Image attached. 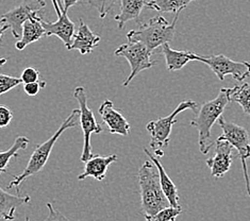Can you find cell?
I'll return each instance as SVG.
<instances>
[{
    "label": "cell",
    "instance_id": "6da1fadb",
    "mask_svg": "<svg viewBox=\"0 0 250 221\" xmlns=\"http://www.w3.org/2000/svg\"><path fill=\"white\" fill-rule=\"evenodd\" d=\"M229 102L228 88H222L216 98L207 101L202 105L198 106L196 111V116L190 121V125H193L198 131L199 150L202 154L209 153L213 145H215L212 139L211 131L214 123L223 115Z\"/></svg>",
    "mask_w": 250,
    "mask_h": 221
},
{
    "label": "cell",
    "instance_id": "7a4b0ae2",
    "mask_svg": "<svg viewBox=\"0 0 250 221\" xmlns=\"http://www.w3.org/2000/svg\"><path fill=\"white\" fill-rule=\"evenodd\" d=\"M80 115V110H73V112L70 113V115L65 119L63 123L61 124V127L59 128L55 134H53L49 140H47L44 141L43 144H40L33 150L30 160H29L28 165L26 166L25 170H23L20 176H13L14 180L9 183V188H16L17 195H20V185L26 181L29 177H31L35 173L40 172L42 169L44 168L45 165L47 164L50 157V153L52 151L53 147H55L57 141L60 139V136L63 134L65 130H67L69 128H74L78 124V119Z\"/></svg>",
    "mask_w": 250,
    "mask_h": 221
},
{
    "label": "cell",
    "instance_id": "3957f363",
    "mask_svg": "<svg viewBox=\"0 0 250 221\" xmlns=\"http://www.w3.org/2000/svg\"><path fill=\"white\" fill-rule=\"evenodd\" d=\"M139 184L143 214L154 215L169 206V202L161 187L158 168L151 160L142 165L139 171Z\"/></svg>",
    "mask_w": 250,
    "mask_h": 221
},
{
    "label": "cell",
    "instance_id": "277c9868",
    "mask_svg": "<svg viewBox=\"0 0 250 221\" xmlns=\"http://www.w3.org/2000/svg\"><path fill=\"white\" fill-rule=\"evenodd\" d=\"M181 12H177L171 23L163 16H156L147 23H141L139 29L131 30L127 34L128 41H140L150 51H154L164 44L174 40L176 23Z\"/></svg>",
    "mask_w": 250,
    "mask_h": 221
},
{
    "label": "cell",
    "instance_id": "5b68a950",
    "mask_svg": "<svg viewBox=\"0 0 250 221\" xmlns=\"http://www.w3.org/2000/svg\"><path fill=\"white\" fill-rule=\"evenodd\" d=\"M197 109L198 103L194 100H184L168 116L158 118L147 123L146 129L151 136L150 147L157 158H162L164 155V149L169 145L172 125L177 122L176 117L187 110H192L196 113Z\"/></svg>",
    "mask_w": 250,
    "mask_h": 221
},
{
    "label": "cell",
    "instance_id": "8992f818",
    "mask_svg": "<svg viewBox=\"0 0 250 221\" xmlns=\"http://www.w3.org/2000/svg\"><path fill=\"white\" fill-rule=\"evenodd\" d=\"M217 121L219 127L222 128L223 131L222 135H220L218 139L229 141L231 146L237 151V157L241 160L244 171V178H245L247 195L250 197V180L246 162L250 158V139L248 131L244 127H241V125L234 122L226 121L223 115L218 118Z\"/></svg>",
    "mask_w": 250,
    "mask_h": 221
},
{
    "label": "cell",
    "instance_id": "52a82bcc",
    "mask_svg": "<svg viewBox=\"0 0 250 221\" xmlns=\"http://www.w3.org/2000/svg\"><path fill=\"white\" fill-rule=\"evenodd\" d=\"M74 97L78 101L79 103V123L81 125L82 132H83V150L81 154V162L85 163L87 160H90L94 153L92 150L91 145V136L92 134H100L103 132L104 129L101 125L96 121V118L93 111L87 105V97L85 89L83 86H77L74 89Z\"/></svg>",
    "mask_w": 250,
    "mask_h": 221
},
{
    "label": "cell",
    "instance_id": "ba28073f",
    "mask_svg": "<svg viewBox=\"0 0 250 221\" xmlns=\"http://www.w3.org/2000/svg\"><path fill=\"white\" fill-rule=\"evenodd\" d=\"M114 53L116 57L126 59L130 64L131 73L126 81L123 83L124 87H127L130 82L143 70L149 69L157 64L156 61L151 60L153 52L140 41H128L126 44H123L118 47Z\"/></svg>",
    "mask_w": 250,
    "mask_h": 221
},
{
    "label": "cell",
    "instance_id": "9c48e42d",
    "mask_svg": "<svg viewBox=\"0 0 250 221\" xmlns=\"http://www.w3.org/2000/svg\"><path fill=\"white\" fill-rule=\"evenodd\" d=\"M196 61L207 64L220 81H224L226 76H232L237 81H244L250 76V63L246 61L236 62L224 55L204 57L197 55Z\"/></svg>",
    "mask_w": 250,
    "mask_h": 221
},
{
    "label": "cell",
    "instance_id": "30bf717a",
    "mask_svg": "<svg viewBox=\"0 0 250 221\" xmlns=\"http://www.w3.org/2000/svg\"><path fill=\"white\" fill-rule=\"evenodd\" d=\"M46 7L44 0H22V2L1 15L3 20L11 29L16 40H20L22 32V25L28 20L42 15V10Z\"/></svg>",
    "mask_w": 250,
    "mask_h": 221
},
{
    "label": "cell",
    "instance_id": "8fae6325",
    "mask_svg": "<svg viewBox=\"0 0 250 221\" xmlns=\"http://www.w3.org/2000/svg\"><path fill=\"white\" fill-rule=\"evenodd\" d=\"M51 1L58 14V20L55 22H49L43 20L42 25L46 31V37L55 35L63 41L65 47L68 49L76 33V25L69 20L67 15L68 11L64 10L60 0H51Z\"/></svg>",
    "mask_w": 250,
    "mask_h": 221
},
{
    "label": "cell",
    "instance_id": "7c38bea8",
    "mask_svg": "<svg viewBox=\"0 0 250 221\" xmlns=\"http://www.w3.org/2000/svg\"><path fill=\"white\" fill-rule=\"evenodd\" d=\"M234 148L229 141L217 139L215 144V154L206 161L207 166L211 170V175L215 179L224 177L232 165V153Z\"/></svg>",
    "mask_w": 250,
    "mask_h": 221
},
{
    "label": "cell",
    "instance_id": "4fadbf2b",
    "mask_svg": "<svg viewBox=\"0 0 250 221\" xmlns=\"http://www.w3.org/2000/svg\"><path fill=\"white\" fill-rule=\"evenodd\" d=\"M103 121L106 124L111 134L128 136L130 133V123L123 116L121 111L116 109L111 100H104L98 110Z\"/></svg>",
    "mask_w": 250,
    "mask_h": 221
},
{
    "label": "cell",
    "instance_id": "5bb4252c",
    "mask_svg": "<svg viewBox=\"0 0 250 221\" xmlns=\"http://www.w3.org/2000/svg\"><path fill=\"white\" fill-rule=\"evenodd\" d=\"M79 21L78 31L75 33L68 50H78L81 55H88L98 46L101 38L98 34L94 33L82 20Z\"/></svg>",
    "mask_w": 250,
    "mask_h": 221
},
{
    "label": "cell",
    "instance_id": "9a60e30c",
    "mask_svg": "<svg viewBox=\"0 0 250 221\" xmlns=\"http://www.w3.org/2000/svg\"><path fill=\"white\" fill-rule=\"evenodd\" d=\"M145 8L151 10V0H121V12L114 19L118 29H124L125 23L130 20L139 22L140 16Z\"/></svg>",
    "mask_w": 250,
    "mask_h": 221
},
{
    "label": "cell",
    "instance_id": "2e32d148",
    "mask_svg": "<svg viewBox=\"0 0 250 221\" xmlns=\"http://www.w3.org/2000/svg\"><path fill=\"white\" fill-rule=\"evenodd\" d=\"M118 157L116 154H111L109 157H101V155H93L85 162L84 171L78 177V181L84 180L87 177H92L95 180L103 181L105 179L108 167L116 162Z\"/></svg>",
    "mask_w": 250,
    "mask_h": 221
},
{
    "label": "cell",
    "instance_id": "e0dca14e",
    "mask_svg": "<svg viewBox=\"0 0 250 221\" xmlns=\"http://www.w3.org/2000/svg\"><path fill=\"white\" fill-rule=\"evenodd\" d=\"M42 20H43V16L39 15L25 21V23L22 25L21 37L15 43V48L17 50L21 51L28 45L35 43V41L40 40L42 38L46 37V31L43 25H42Z\"/></svg>",
    "mask_w": 250,
    "mask_h": 221
},
{
    "label": "cell",
    "instance_id": "ac0fdd59",
    "mask_svg": "<svg viewBox=\"0 0 250 221\" xmlns=\"http://www.w3.org/2000/svg\"><path fill=\"white\" fill-rule=\"evenodd\" d=\"M144 152L147 157L149 158V160L152 161L153 164L157 166L158 171H159V176H160L161 187H162L163 193L169 202V205L172 207H180V204H179L180 198H179V194H178V189L176 187L175 183L171 181L169 176L166 173L164 167L162 166V164L160 163V161L156 157V155L151 153L147 148H144Z\"/></svg>",
    "mask_w": 250,
    "mask_h": 221
},
{
    "label": "cell",
    "instance_id": "d6986e66",
    "mask_svg": "<svg viewBox=\"0 0 250 221\" xmlns=\"http://www.w3.org/2000/svg\"><path fill=\"white\" fill-rule=\"evenodd\" d=\"M1 173V171H0ZM30 196H14L8 194L0 187V220L12 221L15 219V212L20 206L30 202Z\"/></svg>",
    "mask_w": 250,
    "mask_h": 221
},
{
    "label": "cell",
    "instance_id": "ffe728a7",
    "mask_svg": "<svg viewBox=\"0 0 250 221\" xmlns=\"http://www.w3.org/2000/svg\"><path fill=\"white\" fill-rule=\"evenodd\" d=\"M162 47V53L165 57L166 67L169 71H176L182 69L190 61H196L197 55L193 51H181L171 49L168 44H164Z\"/></svg>",
    "mask_w": 250,
    "mask_h": 221
},
{
    "label": "cell",
    "instance_id": "44dd1931",
    "mask_svg": "<svg viewBox=\"0 0 250 221\" xmlns=\"http://www.w3.org/2000/svg\"><path fill=\"white\" fill-rule=\"evenodd\" d=\"M230 102L239 104L243 112L250 116V83H243L241 85H235L228 88Z\"/></svg>",
    "mask_w": 250,
    "mask_h": 221
},
{
    "label": "cell",
    "instance_id": "7402d4cb",
    "mask_svg": "<svg viewBox=\"0 0 250 221\" xmlns=\"http://www.w3.org/2000/svg\"><path fill=\"white\" fill-rule=\"evenodd\" d=\"M30 144V140L26 136H19L15 140L14 144L5 151H0V171L7 172V166L12 158H19V151L25 150Z\"/></svg>",
    "mask_w": 250,
    "mask_h": 221
},
{
    "label": "cell",
    "instance_id": "603a6c76",
    "mask_svg": "<svg viewBox=\"0 0 250 221\" xmlns=\"http://www.w3.org/2000/svg\"><path fill=\"white\" fill-rule=\"evenodd\" d=\"M196 0H151V10L163 13H177Z\"/></svg>",
    "mask_w": 250,
    "mask_h": 221
},
{
    "label": "cell",
    "instance_id": "cb8c5ba5",
    "mask_svg": "<svg viewBox=\"0 0 250 221\" xmlns=\"http://www.w3.org/2000/svg\"><path fill=\"white\" fill-rule=\"evenodd\" d=\"M182 212L180 207L167 206L154 215H144L145 221H175Z\"/></svg>",
    "mask_w": 250,
    "mask_h": 221
},
{
    "label": "cell",
    "instance_id": "d4e9b609",
    "mask_svg": "<svg viewBox=\"0 0 250 221\" xmlns=\"http://www.w3.org/2000/svg\"><path fill=\"white\" fill-rule=\"evenodd\" d=\"M21 83L22 81L21 78L0 74V96L10 92L11 89H13L14 87L19 86Z\"/></svg>",
    "mask_w": 250,
    "mask_h": 221
},
{
    "label": "cell",
    "instance_id": "484cf974",
    "mask_svg": "<svg viewBox=\"0 0 250 221\" xmlns=\"http://www.w3.org/2000/svg\"><path fill=\"white\" fill-rule=\"evenodd\" d=\"M115 2L116 0H87V3L98 11L100 19H104L108 15Z\"/></svg>",
    "mask_w": 250,
    "mask_h": 221
},
{
    "label": "cell",
    "instance_id": "4316f807",
    "mask_svg": "<svg viewBox=\"0 0 250 221\" xmlns=\"http://www.w3.org/2000/svg\"><path fill=\"white\" fill-rule=\"evenodd\" d=\"M21 79L22 83H31L40 81V71L35 67H27L22 70Z\"/></svg>",
    "mask_w": 250,
    "mask_h": 221
},
{
    "label": "cell",
    "instance_id": "83f0119b",
    "mask_svg": "<svg viewBox=\"0 0 250 221\" xmlns=\"http://www.w3.org/2000/svg\"><path fill=\"white\" fill-rule=\"evenodd\" d=\"M47 208H48V216L45 221H73L65 217L62 213L57 211L51 203H47ZM26 221H30V218L26 217Z\"/></svg>",
    "mask_w": 250,
    "mask_h": 221
},
{
    "label": "cell",
    "instance_id": "f1b7e54d",
    "mask_svg": "<svg viewBox=\"0 0 250 221\" xmlns=\"http://www.w3.org/2000/svg\"><path fill=\"white\" fill-rule=\"evenodd\" d=\"M46 86L45 81H38V82H31V83H23V91L28 95V96H37L40 93L41 88H44Z\"/></svg>",
    "mask_w": 250,
    "mask_h": 221
},
{
    "label": "cell",
    "instance_id": "f546056e",
    "mask_svg": "<svg viewBox=\"0 0 250 221\" xmlns=\"http://www.w3.org/2000/svg\"><path fill=\"white\" fill-rule=\"evenodd\" d=\"M13 119V113L5 105H0V129L7 128Z\"/></svg>",
    "mask_w": 250,
    "mask_h": 221
},
{
    "label": "cell",
    "instance_id": "4dcf8cb0",
    "mask_svg": "<svg viewBox=\"0 0 250 221\" xmlns=\"http://www.w3.org/2000/svg\"><path fill=\"white\" fill-rule=\"evenodd\" d=\"M8 29H10V28H9V26L7 25V22H5V21L3 20L2 17L0 16V44H1L2 39H3V37H4V33H5V31H7Z\"/></svg>",
    "mask_w": 250,
    "mask_h": 221
},
{
    "label": "cell",
    "instance_id": "1f68e13d",
    "mask_svg": "<svg viewBox=\"0 0 250 221\" xmlns=\"http://www.w3.org/2000/svg\"><path fill=\"white\" fill-rule=\"evenodd\" d=\"M80 1V0H63V8L64 10L68 11L69 8L73 7V5L77 4Z\"/></svg>",
    "mask_w": 250,
    "mask_h": 221
},
{
    "label": "cell",
    "instance_id": "d6a6232c",
    "mask_svg": "<svg viewBox=\"0 0 250 221\" xmlns=\"http://www.w3.org/2000/svg\"><path fill=\"white\" fill-rule=\"evenodd\" d=\"M7 61H8V58H5V57L0 58V67L3 66V65L7 63Z\"/></svg>",
    "mask_w": 250,
    "mask_h": 221
}]
</instances>
